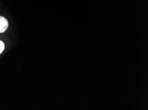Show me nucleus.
Wrapping results in <instances>:
<instances>
[{
	"instance_id": "nucleus-2",
	"label": "nucleus",
	"mask_w": 148,
	"mask_h": 110,
	"mask_svg": "<svg viewBox=\"0 0 148 110\" xmlns=\"http://www.w3.org/2000/svg\"><path fill=\"white\" fill-rule=\"evenodd\" d=\"M4 49H5V45H4V43L3 42L0 40V54L3 52Z\"/></svg>"
},
{
	"instance_id": "nucleus-1",
	"label": "nucleus",
	"mask_w": 148,
	"mask_h": 110,
	"mask_svg": "<svg viewBox=\"0 0 148 110\" xmlns=\"http://www.w3.org/2000/svg\"><path fill=\"white\" fill-rule=\"evenodd\" d=\"M8 21L5 17L0 16V33H3L8 28Z\"/></svg>"
}]
</instances>
